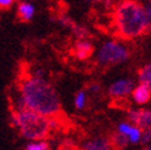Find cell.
<instances>
[{
	"instance_id": "obj_1",
	"label": "cell",
	"mask_w": 151,
	"mask_h": 150,
	"mask_svg": "<svg viewBox=\"0 0 151 150\" xmlns=\"http://www.w3.org/2000/svg\"><path fill=\"white\" fill-rule=\"evenodd\" d=\"M27 108L44 117H57L62 110L55 87L46 78L27 75L20 81L15 110Z\"/></svg>"
},
{
	"instance_id": "obj_2",
	"label": "cell",
	"mask_w": 151,
	"mask_h": 150,
	"mask_svg": "<svg viewBox=\"0 0 151 150\" xmlns=\"http://www.w3.org/2000/svg\"><path fill=\"white\" fill-rule=\"evenodd\" d=\"M113 25L124 40H134L149 31L144 4L137 0H122L113 10Z\"/></svg>"
},
{
	"instance_id": "obj_3",
	"label": "cell",
	"mask_w": 151,
	"mask_h": 150,
	"mask_svg": "<svg viewBox=\"0 0 151 150\" xmlns=\"http://www.w3.org/2000/svg\"><path fill=\"white\" fill-rule=\"evenodd\" d=\"M12 125L29 141L44 140L50 133L49 118L27 108L15 110L11 115Z\"/></svg>"
},
{
	"instance_id": "obj_4",
	"label": "cell",
	"mask_w": 151,
	"mask_h": 150,
	"mask_svg": "<svg viewBox=\"0 0 151 150\" xmlns=\"http://www.w3.org/2000/svg\"><path fill=\"white\" fill-rule=\"evenodd\" d=\"M129 47L122 41L108 40L104 41L96 52V61L102 66H113L124 64L129 61Z\"/></svg>"
},
{
	"instance_id": "obj_5",
	"label": "cell",
	"mask_w": 151,
	"mask_h": 150,
	"mask_svg": "<svg viewBox=\"0 0 151 150\" xmlns=\"http://www.w3.org/2000/svg\"><path fill=\"white\" fill-rule=\"evenodd\" d=\"M135 87V82L132 78H119L108 86V94L114 100H123L130 96Z\"/></svg>"
},
{
	"instance_id": "obj_6",
	"label": "cell",
	"mask_w": 151,
	"mask_h": 150,
	"mask_svg": "<svg viewBox=\"0 0 151 150\" xmlns=\"http://www.w3.org/2000/svg\"><path fill=\"white\" fill-rule=\"evenodd\" d=\"M128 121L138 125L141 131L151 129V110L146 108H132L127 113Z\"/></svg>"
},
{
	"instance_id": "obj_7",
	"label": "cell",
	"mask_w": 151,
	"mask_h": 150,
	"mask_svg": "<svg viewBox=\"0 0 151 150\" xmlns=\"http://www.w3.org/2000/svg\"><path fill=\"white\" fill-rule=\"evenodd\" d=\"M117 132L123 134L128 138L130 144H139L141 143V137H142V131L139 128L138 125L130 123L129 121L120 122L117 125Z\"/></svg>"
},
{
	"instance_id": "obj_8",
	"label": "cell",
	"mask_w": 151,
	"mask_h": 150,
	"mask_svg": "<svg viewBox=\"0 0 151 150\" xmlns=\"http://www.w3.org/2000/svg\"><path fill=\"white\" fill-rule=\"evenodd\" d=\"M111 138L107 137H93L86 139L81 143L80 150H113Z\"/></svg>"
},
{
	"instance_id": "obj_9",
	"label": "cell",
	"mask_w": 151,
	"mask_h": 150,
	"mask_svg": "<svg viewBox=\"0 0 151 150\" xmlns=\"http://www.w3.org/2000/svg\"><path fill=\"white\" fill-rule=\"evenodd\" d=\"M93 53V44L88 40H79L75 43L74 54L80 61H86Z\"/></svg>"
},
{
	"instance_id": "obj_10",
	"label": "cell",
	"mask_w": 151,
	"mask_h": 150,
	"mask_svg": "<svg viewBox=\"0 0 151 150\" xmlns=\"http://www.w3.org/2000/svg\"><path fill=\"white\" fill-rule=\"evenodd\" d=\"M130 96H132V100L137 105H139V106L146 105L151 101V91L142 84L135 85Z\"/></svg>"
},
{
	"instance_id": "obj_11",
	"label": "cell",
	"mask_w": 151,
	"mask_h": 150,
	"mask_svg": "<svg viewBox=\"0 0 151 150\" xmlns=\"http://www.w3.org/2000/svg\"><path fill=\"white\" fill-rule=\"evenodd\" d=\"M36 12V7L29 1H21L17 5V15L22 21H29L32 20Z\"/></svg>"
},
{
	"instance_id": "obj_12",
	"label": "cell",
	"mask_w": 151,
	"mask_h": 150,
	"mask_svg": "<svg viewBox=\"0 0 151 150\" xmlns=\"http://www.w3.org/2000/svg\"><path fill=\"white\" fill-rule=\"evenodd\" d=\"M138 80L139 84L145 85L151 91V62L142 65L138 71Z\"/></svg>"
},
{
	"instance_id": "obj_13",
	"label": "cell",
	"mask_w": 151,
	"mask_h": 150,
	"mask_svg": "<svg viewBox=\"0 0 151 150\" xmlns=\"http://www.w3.org/2000/svg\"><path fill=\"white\" fill-rule=\"evenodd\" d=\"M87 92L85 91V90H80V91L76 92V95H75L74 97V106L76 110L81 111V110H84L86 107V105H87Z\"/></svg>"
},
{
	"instance_id": "obj_14",
	"label": "cell",
	"mask_w": 151,
	"mask_h": 150,
	"mask_svg": "<svg viewBox=\"0 0 151 150\" xmlns=\"http://www.w3.org/2000/svg\"><path fill=\"white\" fill-rule=\"evenodd\" d=\"M111 140H112L113 146L118 148V149H124V148H127L128 145L130 144L129 140H128V138H127L125 136H123V134L118 133V132H116L114 134H113L112 138H111Z\"/></svg>"
},
{
	"instance_id": "obj_15",
	"label": "cell",
	"mask_w": 151,
	"mask_h": 150,
	"mask_svg": "<svg viewBox=\"0 0 151 150\" xmlns=\"http://www.w3.org/2000/svg\"><path fill=\"white\" fill-rule=\"evenodd\" d=\"M25 150H49V144L46 140L29 141V143L26 145Z\"/></svg>"
},
{
	"instance_id": "obj_16",
	"label": "cell",
	"mask_w": 151,
	"mask_h": 150,
	"mask_svg": "<svg viewBox=\"0 0 151 150\" xmlns=\"http://www.w3.org/2000/svg\"><path fill=\"white\" fill-rule=\"evenodd\" d=\"M71 31L79 40H87V37H88V30L85 26L74 25L73 28H71Z\"/></svg>"
},
{
	"instance_id": "obj_17",
	"label": "cell",
	"mask_w": 151,
	"mask_h": 150,
	"mask_svg": "<svg viewBox=\"0 0 151 150\" xmlns=\"http://www.w3.org/2000/svg\"><path fill=\"white\" fill-rule=\"evenodd\" d=\"M91 4H93L97 7H101L103 10H111L114 6L116 0H90Z\"/></svg>"
},
{
	"instance_id": "obj_18",
	"label": "cell",
	"mask_w": 151,
	"mask_h": 150,
	"mask_svg": "<svg viewBox=\"0 0 151 150\" xmlns=\"http://www.w3.org/2000/svg\"><path fill=\"white\" fill-rule=\"evenodd\" d=\"M145 12H146V17H147V24H149V31H151V0H146L145 4Z\"/></svg>"
},
{
	"instance_id": "obj_19",
	"label": "cell",
	"mask_w": 151,
	"mask_h": 150,
	"mask_svg": "<svg viewBox=\"0 0 151 150\" xmlns=\"http://www.w3.org/2000/svg\"><path fill=\"white\" fill-rule=\"evenodd\" d=\"M144 145H150L151 144V129L142 131V137H141V143Z\"/></svg>"
},
{
	"instance_id": "obj_20",
	"label": "cell",
	"mask_w": 151,
	"mask_h": 150,
	"mask_svg": "<svg viewBox=\"0 0 151 150\" xmlns=\"http://www.w3.org/2000/svg\"><path fill=\"white\" fill-rule=\"evenodd\" d=\"M59 24L62 26H64V27H66V28H73V26L75 25L74 22L66 16H60L59 17Z\"/></svg>"
},
{
	"instance_id": "obj_21",
	"label": "cell",
	"mask_w": 151,
	"mask_h": 150,
	"mask_svg": "<svg viewBox=\"0 0 151 150\" xmlns=\"http://www.w3.org/2000/svg\"><path fill=\"white\" fill-rule=\"evenodd\" d=\"M88 90L91 94H100L102 91V86H101V84H99V82H91L88 86Z\"/></svg>"
},
{
	"instance_id": "obj_22",
	"label": "cell",
	"mask_w": 151,
	"mask_h": 150,
	"mask_svg": "<svg viewBox=\"0 0 151 150\" xmlns=\"http://www.w3.org/2000/svg\"><path fill=\"white\" fill-rule=\"evenodd\" d=\"M15 3V0H0V7L1 9H9Z\"/></svg>"
},
{
	"instance_id": "obj_23",
	"label": "cell",
	"mask_w": 151,
	"mask_h": 150,
	"mask_svg": "<svg viewBox=\"0 0 151 150\" xmlns=\"http://www.w3.org/2000/svg\"><path fill=\"white\" fill-rule=\"evenodd\" d=\"M59 150H74L70 145H66V144H64V145H62V146H60L59 148Z\"/></svg>"
},
{
	"instance_id": "obj_24",
	"label": "cell",
	"mask_w": 151,
	"mask_h": 150,
	"mask_svg": "<svg viewBox=\"0 0 151 150\" xmlns=\"http://www.w3.org/2000/svg\"><path fill=\"white\" fill-rule=\"evenodd\" d=\"M142 150H151V144H150V145H146Z\"/></svg>"
}]
</instances>
